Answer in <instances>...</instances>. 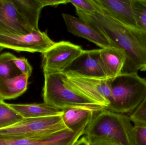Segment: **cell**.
Instances as JSON below:
<instances>
[{
  "label": "cell",
  "instance_id": "cell-1",
  "mask_svg": "<svg viewBox=\"0 0 146 145\" xmlns=\"http://www.w3.org/2000/svg\"><path fill=\"white\" fill-rule=\"evenodd\" d=\"M76 13L80 19L105 37L111 46L125 52L122 73L146 71V30L122 24L103 11L88 14L76 10Z\"/></svg>",
  "mask_w": 146,
  "mask_h": 145
},
{
  "label": "cell",
  "instance_id": "cell-2",
  "mask_svg": "<svg viewBox=\"0 0 146 145\" xmlns=\"http://www.w3.org/2000/svg\"><path fill=\"white\" fill-rule=\"evenodd\" d=\"M133 127L128 116L105 109L94 115L85 129L84 136L89 143L105 140L130 145Z\"/></svg>",
  "mask_w": 146,
  "mask_h": 145
},
{
  "label": "cell",
  "instance_id": "cell-3",
  "mask_svg": "<svg viewBox=\"0 0 146 145\" xmlns=\"http://www.w3.org/2000/svg\"><path fill=\"white\" fill-rule=\"evenodd\" d=\"M112 100L106 108L120 114L133 113L146 98V79L138 73H122L109 79Z\"/></svg>",
  "mask_w": 146,
  "mask_h": 145
},
{
  "label": "cell",
  "instance_id": "cell-4",
  "mask_svg": "<svg viewBox=\"0 0 146 145\" xmlns=\"http://www.w3.org/2000/svg\"><path fill=\"white\" fill-rule=\"evenodd\" d=\"M43 98L44 103L61 110L100 106L76 89L63 72L44 73Z\"/></svg>",
  "mask_w": 146,
  "mask_h": 145
},
{
  "label": "cell",
  "instance_id": "cell-5",
  "mask_svg": "<svg viewBox=\"0 0 146 145\" xmlns=\"http://www.w3.org/2000/svg\"><path fill=\"white\" fill-rule=\"evenodd\" d=\"M67 128L61 115L24 119L15 125L0 130V136L9 138H36Z\"/></svg>",
  "mask_w": 146,
  "mask_h": 145
},
{
  "label": "cell",
  "instance_id": "cell-6",
  "mask_svg": "<svg viewBox=\"0 0 146 145\" xmlns=\"http://www.w3.org/2000/svg\"><path fill=\"white\" fill-rule=\"evenodd\" d=\"M81 46L68 41L59 42L42 53L44 73L63 72L83 52Z\"/></svg>",
  "mask_w": 146,
  "mask_h": 145
},
{
  "label": "cell",
  "instance_id": "cell-7",
  "mask_svg": "<svg viewBox=\"0 0 146 145\" xmlns=\"http://www.w3.org/2000/svg\"><path fill=\"white\" fill-rule=\"evenodd\" d=\"M64 73L70 84L87 98L105 109L110 105L112 97L109 79L90 78Z\"/></svg>",
  "mask_w": 146,
  "mask_h": 145
},
{
  "label": "cell",
  "instance_id": "cell-8",
  "mask_svg": "<svg viewBox=\"0 0 146 145\" xmlns=\"http://www.w3.org/2000/svg\"><path fill=\"white\" fill-rule=\"evenodd\" d=\"M55 43L46 32L40 30H33L31 33L24 35L0 34V47L17 52L43 53Z\"/></svg>",
  "mask_w": 146,
  "mask_h": 145
},
{
  "label": "cell",
  "instance_id": "cell-9",
  "mask_svg": "<svg viewBox=\"0 0 146 145\" xmlns=\"http://www.w3.org/2000/svg\"><path fill=\"white\" fill-rule=\"evenodd\" d=\"M87 126L75 131L67 128L50 135L36 138H9L0 136V145H74L84 135Z\"/></svg>",
  "mask_w": 146,
  "mask_h": 145
},
{
  "label": "cell",
  "instance_id": "cell-10",
  "mask_svg": "<svg viewBox=\"0 0 146 145\" xmlns=\"http://www.w3.org/2000/svg\"><path fill=\"white\" fill-rule=\"evenodd\" d=\"M100 50H83L63 72L90 78H107L100 58Z\"/></svg>",
  "mask_w": 146,
  "mask_h": 145
},
{
  "label": "cell",
  "instance_id": "cell-11",
  "mask_svg": "<svg viewBox=\"0 0 146 145\" xmlns=\"http://www.w3.org/2000/svg\"><path fill=\"white\" fill-rule=\"evenodd\" d=\"M33 30L21 17L13 0H0V34L24 35Z\"/></svg>",
  "mask_w": 146,
  "mask_h": 145
},
{
  "label": "cell",
  "instance_id": "cell-12",
  "mask_svg": "<svg viewBox=\"0 0 146 145\" xmlns=\"http://www.w3.org/2000/svg\"><path fill=\"white\" fill-rule=\"evenodd\" d=\"M62 15L70 33L93 43L101 49L111 47L105 37L90 25L71 14L63 13Z\"/></svg>",
  "mask_w": 146,
  "mask_h": 145
},
{
  "label": "cell",
  "instance_id": "cell-13",
  "mask_svg": "<svg viewBox=\"0 0 146 145\" xmlns=\"http://www.w3.org/2000/svg\"><path fill=\"white\" fill-rule=\"evenodd\" d=\"M103 12L121 23L137 26L132 0H94Z\"/></svg>",
  "mask_w": 146,
  "mask_h": 145
},
{
  "label": "cell",
  "instance_id": "cell-14",
  "mask_svg": "<svg viewBox=\"0 0 146 145\" xmlns=\"http://www.w3.org/2000/svg\"><path fill=\"white\" fill-rule=\"evenodd\" d=\"M104 109L100 106L68 108L62 110V119L67 128L75 131L87 126L94 114Z\"/></svg>",
  "mask_w": 146,
  "mask_h": 145
},
{
  "label": "cell",
  "instance_id": "cell-15",
  "mask_svg": "<svg viewBox=\"0 0 146 145\" xmlns=\"http://www.w3.org/2000/svg\"><path fill=\"white\" fill-rule=\"evenodd\" d=\"M100 57L107 79H113L122 73L126 55L121 49L111 46L101 49Z\"/></svg>",
  "mask_w": 146,
  "mask_h": 145
},
{
  "label": "cell",
  "instance_id": "cell-16",
  "mask_svg": "<svg viewBox=\"0 0 146 145\" xmlns=\"http://www.w3.org/2000/svg\"><path fill=\"white\" fill-rule=\"evenodd\" d=\"M9 105L24 119L61 115L63 114L62 110L45 103Z\"/></svg>",
  "mask_w": 146,
  "mask_h": 145
},
{
  "label": "cell",
  "instance_id": "cell-17",
  "mask_svg": "<svg viewBox=\"0 0 146 145\" xmlns=\"http://www.w3.org/2000/svg\"><path fill=\"white\" fill-rule=\"evenodd\" d=\"M29 78L22 74L10 79L0 77V100L15 99L25 93L28 88Z\"/></svg>",
  "mask_w": 146,
  "mask_h": 145
},
{
  "label": "cell",
  "instance_id": "cell-18",
  "mask_svg": "<svg viewBox=\"0 0 146 145\" xmlns=\"http://www.w3.org/2000/svg\"><path fill=\"white\" fill-rule=\"evenodd\" d=\"M21 17L33 30H38V21L44 7L40 0H13Z\"/></svg>",
  "mask_w": 146,
  "mask_h": 145
},
{
  "label": "cell",
  "instance_id": "cell-19",
  "mask_svg": "<svg viewBox=\"0 0 146 145\" xmlns=\"http://www.w3.org/2000/svg\"><path fill=\"white\" fill-rule=\"evenodd\" d=\"M15 57L16 56L10 52L0 54V77L10 79L21 74L15 64Z\"/></svg>",
  "mask_w": 146,
  "mask_h": 145
},
{
  "label": "cell",
  "instance_id": "cell-20",
  "mask_svg": "<svg viewBox=\"0 0 146 145\" xmlns=\"http://www.w3.org/2000/svg\"><path fill=\"white\" fill-rule=\"evenodd\" d=\"M23 119L9 104L0 100V130L12 127Z\"/></svg>",
  "mask_w": 146,
  "mask_h": 145
},
{
  "label": "cell",
  "instance_id": "cell-21",
  "mask_svg": "<svg viewBox=\"0 0 146 145\" xmlns=\"http://www.w3.org/2000/svg\"><path fill=\"white\" fill-rule=\"evenodd\" d=\"M69 1L76 8V10L86 14H91L102 10L94 2V0H72Z\"/></svg>",
  "mask_w": 146,
  "mask_h": 145
},
{
  "label": "cell",
  "instance_id": "cell-22",
  "mask_svg": "<svg viewBox=\"0 0 146 145\" xmlns=\"http://www.w3.org/2000/svg\"><path fill=\"white\" fill-rule=\"evenodd\" d=\"M137 26L146 30V0H132Z\"/></svg>",
  "mask_w": 146,
  "mask_h": 145
},
{
  "label": "cell",
  "instance_id": "cell-23",
  "mask_svg": "<svg viewBox=\"0 0 146 145\" xmlns=\"http://www.w3.org/2000/svg\"><path fill=\"white\" fill-rule=\"evenodd\" d=\"M130 145H146V126L135 124L131 132Z\"/></svg>",
  "mask_w": 146,
  "mask_h": 145
},
{
  "label": "cell",
  "instance_id": "cell-24",
  "mask_svg": "<svg viewBox=\"0 0 146 145\" xmlns=\"http://www.w3.org/2000/svg\"><path fill=\"white\" fill-rule=\"evenodd\" d=\"M129 117L134 124L146 127V98L138 108L130 114Z\"/></svg>",
  "mask_w": 146,
  "mask_h": 145
},
{
  "label": "cell",
  "instance_id": "cell-25",
  "mask_svg": "<svg viewBox=\"0 0 146 145\" xmlns=\"http://www.w3.org/2000/svg\"><path fill=\"white\" fill-rule=\"evenodd\" d=\"M14 63L21 74L26 75L29 77L31 76L32 74L33 68L27 59L25 57H16L14 59Z\"/></svg>",
  "mask_w": 146,
  "mask_h": 145
},
{
  "label": "cell",
  "instance_id": "cell-26",
  "mask_svg": "<svg viewBox=\"0 0 146 145\" xmlns=\"http://www.w3.org/2000/svg\"><path fill=\"white\" fill-rule=\"evenodd\" d=\"M44 7L46 6H57L60 4H66L69 3L68 0H40Z\"/></svg>",
  "mask_w": 146,
  "mask_h": 145
},
{
  "label": "cell",
  "instance_id": "cell-27",
  "mask_svg": "<svg viewBox=\"0 0 146 145\" xmlns=\"http://www.w3.org/2000/svg\"><path fill=\"white\" fill-rule=\"evenodd\" d=\"M89 144L90 145H121L115 142L105 140H97Z\"/></svg>",
  "mask_w": 146,
  "mask_h": 145
},
{
  "label": "cell",
  "instance_id": "cell-28",
  "mask_svg": "<svg viewBox=\"0 0 146 145\" xmlns=\"http://www.w3.org/2000/svg\"><path fill=\"white\" fill-rule=\"evenodd\" d=\"M74 145H90L85 136L79 139Z\"/></svg>",
  "mask_w": 146,
  "mask_h": 145
},
{
  "label": "cell",
  "instance_id": "cell-29",
  "mask_svg": "<svg viewBox=\"0 0 146 145\" xmlns=\"http://www.w3.org/2000/svg\"><path fill=\"white\" fill-rule=\"evenodd\" d=\"M3 48H0V53H1V52L3 50Z\"/></svg>",
  "mask_w": 146,
  "mask_h": 145
},
{
  "label": "cell",
  "instance_id": "cell-30",
  "mask_svg": "<svg viewBox=\"0 0 146 145\" xmlns=\"http://www.w3.org/2000/svg\"><path fill=\"white\" fill-rule=\"evenodd\" d=\"M1 48V47H0V48Z\"/></svg>",
  "mask_w": 146,
  "mask_h": 145
}]
</instances>
